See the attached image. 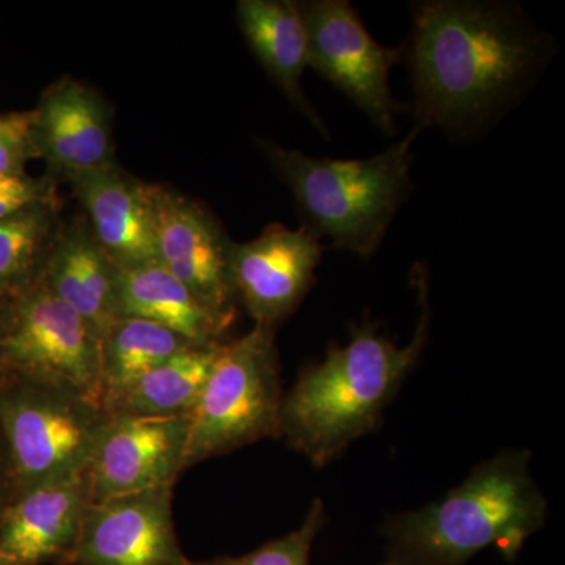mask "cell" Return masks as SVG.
I'll return each instance as SVG.
<instances>
[{"mask_svg": "<svg viewBox=\"0 0 565 565\" xmlns=\"http://www.w3.org/2000/svg\"><path fill=\"white\" fill-rule=\"evenodd\" d=\"M555 50V40L512 2L414 3L404 46L414 128L455 140L484 136L533 90Z\"/></svg>", "mask_w": 565, "mask_h": 565, "instance_id": "6da1fadb", "label": "cell"}, {"mask_svg": "<svg viewBox=\"0 0 565 565\" xmlns=\"http://www.w3.org/2000/svg\"><path fill=\"white\" fill-rule=\"evenodd\" d=\"M419 318L411 343L401 348L377 326H353L351 340L330 345L321 363L305 367L282 396L277 437L318 468L338 459L352 441L381 422L408 373L418 363L429 337L430 307L423 266L412 278Z\"/></svg>", "mask_w": 565, "mask_h": 565, "instance_id": "7a4b0ae2", "label": "cell"}, {"mask_svg": "<svg viewBox=\"0 0 565 565\" xmlns=\"http://www.w3.org/2000/svg\"><path fill=\"white\" fill-rule=\"evenodd\" d=\"M525 449H505L479 463L460 484L384 525L386 561L394 565H463L497 548L514 563L527 539L545 525L546 501L530 473Z\"/></svg>", "mask_w": 565, "mask_h": 565, "instance_id": "3957f363", "label": "cell"}, {"mask_svg": "<svg viewBox=\"0 0 565 565\" xmlns=\"http://www.w3.org/2000/svg\"><path fill=\"white\" fill-rule=\"evenodd\" d=\"M419 134L412 128L403 140L367 159L313 158L264 139L256 145L291 191L302 228L367 259L411 196L412 145Z\"/></svg>", "mask_w": 565, "mask_h": 565, "instance_id": "277c9868", "label": "cell"}, {"mask_svg": "<svg viewBox=\"0 0 565 565\" xmlns=\"http://www.w3.org/2000/svg\"><path fill=\"white\" fill-rule=\"evenodd\" d=\"M107 414L68 386L7 375L0 382V435L14 497L87 470Z\"/></svg>", "mask_w": 565, "mask_h": 565, "instance_id": "5b68a950", "label": "cell"}, {"mask_svg": "<svg viewBox=\"0 0 565 565\" xmlns=\"http://www.w3.org/2000/svg\"><path fill=\"white\" fill-rule=\"evenodd\" d=\"M282 394L275 327L255 323L222 344L193 407L184 470L266 437H277Z\"/></svg>", "mask_w": 565, "mask_h": 565, "instance_id": "8992f818", "label": "cell"}, {"mask_svg": "<svg viewBox=\"0 0 565 565\" xmlns=\"http://www.w3.org/2000/svg\"><path fill=\"white\" fill-rule=\"evenodd\" d=\"M2 362L7 375L68 386L102 407V341L43 278L7 302Z\"/></svg>", "mask_w": 565, "mask_h": 565, "instance_id": "52a82bcc", "label": "cell"}, {"mask_svg": "<svg viewBox=\"0 0 565 565\" xmlns=\"http://www.w3.org/2000/svg\"><path fill=\"white\" fill-rule=\"evenodd\" d=\"M297 7L307 29L308 66L393 136L407 107L394 99L390 71L404 57V46L375 41L348 0H305Z\"/></svg>", "mask_w": 565, "mask_h": 565, "instance_id": "ba28073f", "label": "cell"}, {"mask_svg": "<svg viewBox=\"0 0 565 565\" xmlns=\"http://www.w3.org/2000/svg\"><path fill=\"white\" fill-rule=\"evenodd\" d=\"M156 263L221 313L236 316L230 274L233 241L203 204L159 184H148Z\"/></svg>", "mask_w": 565, "mask_h": 565, "instance_id": "9c48e42d", "label": "cell"}, {"mask_svg": "<svg viewBox=\"0 0 565 565\" xmlns=\"http://www.w3.org/2000/svg\"><path fill=\"white\" fill-rule=\"evenodd\" d=\"M173 486L95 501L63 565H195L174 533Z\"/></svg>", "mask_w": 565, "mask_h": 565, "instance_id": "30bf717a", "label": "cell"}, {"mask_svg": "<svg viewBox=\"0 0 565 565\" xmlns=\"http://www.w3.org/2000/svg\"><path fill=\"white\" fill-rule=\"evenodd\" d=\"M191 415H107L88 463L93 503L174 486L184 471Z\"/></svg>", "mask_w": 565, "mask_h": 565, "instance_id": "8fae6325", "label": "cell"}, {"mask_svg": "<svg viewBox=\"0 0 565 565\" xmlns=\"http://www.w3.org/2000/svg\"><path fill=\"white\" fill-rule=\"evenodd\" d=\"M323 245L307 230L274 223L256 239L232 245L236 299L255 323L277 326L297 310L322 262Z\"/></svg>", "mask_w": 565, "mask_h": 565, "instance_id": "7c38bea8", "label": "cell"}, {"mask_svg": "<svg viewBox=\"0 0 565 565\" xmlns=\"http://www.w3.org/2000/svg\"><path fill=\"white\" fill-rule=\"evenodd\" d=\"M33 110L36 159L47 177L114 166L110 104L90 85L63 76L52 82Z\"/></svg>", "mask_w": 565, "mask_h": 565, "instance_id": "4fadbf2b", "label": "cell"}, {"mask_svg": "<svg viewBox=\"0 0 565 565\" xmlns=\"http://www.w3.org/2000/svg\"><path fill=\"white\" fill-rule=\"evenodd\" d=\"M92 503L88 470L17 494L0 512V557L13 565H63Z\"/></svg>", "mask_w": 565, "mask_h": 565, "instance_id": "5bb4252c", "label": "cell"}, {"mask_svg": "<svg viewBox=\"0 0 565 565\" xmlns=\"http://www.w3.org/2000/svg\"><path fill=\"white\" fill-rule=\"evenodd\" d=\"M63 178L81 203L93 236L115 266L156 262L147 182L129 177L117 163Z\"/></svg>", "mask_w": 565, "mask_h": 565, "instance_id": "9a60e30c", "label": "cell"}, {"mask_svg": "<svg viewBox=\"0 0 565 565\" xmlns=\"http://www.w3.org/2000/svg\"><path fill=\"white\" fill-rule=\"evenodd\" d=\"M118 318H140L167 327L193 345L222 344L236 316L221 313L161 264L115 266Z\"/></svg>", "mask_w": 565, "mask_h": 565, "instance_id": "2e32d148", "label": "cell"}, {"mask_svg": "<svg viewBox=\"0 0 565 565\" xmlns=\"http://www.w3.org/2000/svg\"><path fill=\"white\" fill-rule=\"evenodd\" d=\"M41 278L102 341L118 318L115 264L85 217L62 222Z\"/></svg>", "mask_w": 565, "mask_h": 565, "instance_id": "e0dca14e", "label": "cell"}, {"mask_svg": "<svg viewBox=\"0 0 565 565\" xmlns=\"http://www.w3.org/2000/svg\"><path fill=\"white\" fill-rule=\"evenodd\" d=\"M237 24L256 61L280 88L294 109L310 121L323 139L329 128L302 88L308 66V36L297 2L291 0H241Z\"/></svg>", "mask_w": 565, "mask_h": 565, "instance_id": "ac0fdd59", "label": "cell"}, {"mask_svg": "<svg viewBox=\"0 0 565 565\" xmlns=\"http://www.w3.org/2000/svg\"><path fill=\"white\" fill-rule=\"evenodd\" d=\"M222 344L195 345L178 352L122 390L104 412L107 415L152 418L191 415Z\"/></svg>", "mask_w": 565, "mask_h": 565, "instance_id": "d6986e66", "label": "cell"}, {"mask_svg": "<svg viewBox=\"0 0 565 565\" xmlns=\"http://www.w3.org/2000/svg\"><path fill=\"white\" fill-rule=\"evenodd\" d=\"M189 348L195 345L159 323L125 316L115 319L102 340L103 411L141 375Z\"/></svg>", "mask_w": 565, "mask_h": 565, "instance_id": "ffe728a7", "label": "cell"}, {"mask_svg": "<svg viewBox=\"0 0 565 565\" xmlns=\"http://www.w3.org/2000/svg\"><path fill=\"white\" fill-rule=\"evenodd\" d=\"M61 226V203L39 204L0 221V300L40 280Z\"/></svg>", "mask_w": 565, "mask_h": 565, "instance_id": "44dd1931", "label": "cell"}, {"mask_svg": "<svg viewBox=\"0 0 565 565\" xmlns=\"http://www.w3.org/2000/svg\"><path fill=\"white\" fill-rule=\"evenodd\" d=\"M322 500L316 498L302 525L244 556H221L195 565H310L311 548L326 525Z\"/></svg>", "mask_w": 565, "mask_h": 565, "instance_id": "7402d4cb", "label": "cell"}, {"mask_svg": "<svg viewBox=\"0 0 565 565\" xmlns=\"http://www.w3.org/2000/svg\"><path fill=\"white\" fill-rule=\"evenodd\" d=\"M33 159V110L0 114V174H25Z\"/></svg>", "mask_w": 565, "mask_h": 565, "instance_id": "603a6c76", "label": "cell"}, {"mask_svg": "<svg viewBox=\"0 0 565 565\" xmlns=\"http://www.w3.org/2000/svg\"><path fill=\"white\" fill-rule=\"evenodd\" d=\"M58 202L57 181L51 177L0 174V221L39 204Z\"/></svg>", "mask_w": 565, "mask_h": 565, "instance_id": "cb8c5ba5", "label": "cell"}, {"mask_svg": "<svg viewBox=\"0 0 565 565\" xmlns=\"http://www.w3.org/2000/svg\"><path fill=\"white\" fill-rule=\"evenodd\" d=\"M14 498L13 476L9 456H7L6 445H3L2 435H0V512Z\"/></svg>", "mask_w": 565, "mask_h": 565, "instance_id": "d4e9b609", "label": "cell"}, {"mask_svg": "<svg viewBox=\"0 0 565 565\" xmlns=\"http://www.w3.org/2000/svg\"><path fill=\"white\" fill-rule=\"evenodd\" d=\"M7 302H9V300H0V382L7 377V371L2 362L3 334H6L7 323Z\"/></svg>", "mask_w": 565, "mask_h": 565, "instance_id": "484cf974", "label": "cell"}, {"mask_svg": "<svg viewBox=\"0 0 565 565\" xmlns=\"http://www.w3.org/2000/svg\"><path fill=\"white\" fill-rule=\"evenodd\" d=\"M0 565H13L9 563V561L3 559V557H0Z\"/></svg>", "mask_w": 565, "mask_h": 565, "instance_id": "4316f807", "label": "cell"}, {"mask_svg": "<svg viewBox=\"0 0 565 565\" xmlns=\"http://www.w3.org/2000/svg\"><path fill=\"white\" fill-rule=\"evenodd\" d=\"M381 565H394V564L388 563V561H385V563H384V564H381Z\"/></svg>", "mask_w": 565, "mask_h": 565, "instance_id": "83f0119b", "label": "cell"}]
</instances>
